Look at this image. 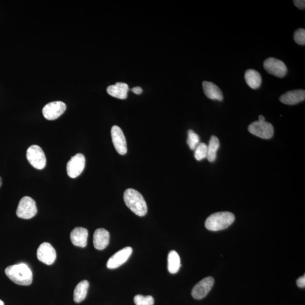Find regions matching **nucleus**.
Masks as SVG:
<instances>
[{
	"label": "nucleus",
	"instance_id": "12",
	"mask_svg": "<svg viewBox=\"0 0 305 305\" xmlns=\"http://www.w3.org/2000/svg\"><path fill=\"white\" fill-rule=\"evenodd\" d=\"M214 279L212 277H207L201 280L194 287L192 291V296L196 300H202L205 297L212 288Z\"/></svg>",
	"mask_w": 305,
	"mask_h": 305
},
{
	"label": "nucleus",
	"instance_id": "10",
	"mask_svg": "<svg viewBox=\"0 0 305 305\" xmlns=\"http://www.w3.org/2000/svg\"><path fill=\"white\" fill-rule=\"evenodd\" d=\"M38 259L44 264L51 265L56 259L57 254L54 248L48 242H44L37 251Z\"/></svg>",
	"mask_w": 305,
	"mask_h": 305
},
{
	"label": "nucleus",
	"instance_id": "16",
	"mask_svg": "<svg viewBox=\"0 0 305 305\" xmlns=\"http://www.w3.org/2000/svg\"><path fill=\"white\" fill-rule=\"evenodd\" d=\"M110 234L104 228H99L93 235V245L96 249L103 250L109 245Z\"/></svg>",
	"mask_w": 305,
	"mask_h": 305
},
{
	"label": "nucleus",
	"instance_id": "25",
	"mask_svg": "<svg viewBox=\"0 0 305 305\" xmlns=\"http://www.w3.org/2000/svg\"><path fill=\"white\" fill-rule=\"evenodd\" d=\"M134 302L136 305H153L154 300L151 296H144L138 294L134 297Z\"/></svg>",
	"mask_w": 305,
	"mask_h": 305
},
{
	"label": "nucleus",
	"instance_id": "21",
	"mask_svg": "<svg viewBox=\"0 0 305 305\" xmlns=\"http://www.w3.org/2000/svg\"><path fill=\"white\" fill-rule=\"evenodd\" d=\"M169 271L172 274L177 273L181 267L180 258L177 252L172 251L169 253L168 258Z\"/></svg>",
	"mask_w": 305,
	"mask_h": 305
},
{
	"label": "nucleus",
	"instance_id": "23",
	"mask_svg": "<svg viewBox=\"0 0 305 305\" xmlns=\"http://www.w3.org/2000/svg\"><path fill=\"white\" fill-rule=\"evenodd\" d=\"M195 151V158L197 161H202L203 159L207 158V145L205 143H199Z\"/></svg>",
	"mask_w": 305,
	"mask_h": 305
},
{
	"label": "nucleus",
	"instance_id": "1",
	"mask_svg": "<svg viewBox=\"0 0 305 305\" xmlns=\"http://www.w3.org/2000/svg\"><path fill=\"white\" fill-rule=\"evenodd\" d=\"M5 272L6 276L18 285L27 286L33 282L32 271L25 263L9 266Z\"/></svg>",
	"mask_w": 305,
	"mask_h": 305
},
{
	"label": "nucleus",
	"instance_id": "17",
	"mask_svg": "<svg viewBox=\"0 0 305 305\" xmlns=\"http://www.w3.org/2000/svg\"><path fill=\"white\" fill-rule=\"evenodd\" d=\"M203 91L207 98L218 101H222L223 95L220 89L212 82L204 81L203 83Z\"/></svg>",
	"mask_w": 305,
	"mask_h": 305
},
{
	"label": "nucleus",
	"instance_id": "9",
	"mask_svg": "<svg viewBox=\"0 0 305 305\" xmlns=\"http://www.w3.org/2000/svg\"><path fill=\"white\" fill-rule=\"evenodd\" d=\"M67 105L62 102H54L47 104L43 107V114L45 119L53 120L57 119L64 113Z\"/></svg>",
	"mask_w": 305,
	"mask_h": 305
},
{
	"label": "nucleus",
	"instance_id": "6",
	"mask_svg": "<svg viewBox=\"0 0 305 305\" xmlns=\"http://www.w3.org/2000/svg\"><path fill=\"white\" fill-rule=\"evenodd\" d=\"M250 133L263 139L271 138L274 133V128L271 123L266 121H255L248 127Z\"/></svg>",
	"mask_w": 305,
	"mask_h": 305
},
{
	"label": "nucleus",
	"instance_id": "27",
	"mask_svg": "<svg viewBox=\"0 0 305 305\" xmlns=\"http://www.w3.org/2000/svg\"><path fill=\"white\" fill-rule=\"evenodd\" d=\"M293 2L297 8L301 10H303L305 8V1L304 0H295Z\"/></svg>",
	"mask_w": 305,
	"mask_h": 305
},
{
	"label": "nucleus",
	"instance_id": "14",
	"mask_svg": "<svg viewBox=\"0 0 305 305\" xmlns=\"http://www.w3.org/2000/svg\"><path fill=\"white\" fill-rule=\"evenodd\" d=\"M305 99V91L303 89H296L287 92L280 96V102L286 105H295L298 103L304 101Z\"/></svg>",
	"mask_w": 305,
	"mask_h": 305
},
{
	"label": "nucleus",
	"instance_id": "19",
	"mask_svg": "<svg viewBox=\"0 0 305 305\" xmlns=\"http://www.w3.org/2000/svg\"><path fill=\"white\" fill-rule=\"evenodd\" d=\"M245 79L247 85L252 89H258L261 85V75L259 72L254 69H249L246 71Z\"/></svg>",
	"mask_w": 305,
	"mask_h": 305
},
{
	"label": "nucleus",
	"instance_id": "8",
	"mask_svg": "<svg viewBox=\"0 0 305 305\" xmlns=\"http://www.w3.org/2000/svg\"><path fill=\"white\" fill-rule=\"evenodd\" d=\"M85 165L84 155L78 153L72 157L67 164V172L69 177L72 179L77 178L84 170Z\"/></svg>",
	"mask_w": 305,
	"mask_h": 305
},
{
	"label": "nucleus",
	"instance_id": "24",
	"mask_svg": "<svg viewBox=\"0 0 305 305\" xmlns=\"http://www.w3.org/2000/svg\"><path fill=\"white\" fill-rule=\"evenodd\" d=\"M200 143V137L198 135L195 133L193 130H189L188 132V139H187V144L190 150H195L197 145Z\"/></svg>",
	"mask_w": 305,
	"mask_h": 305
},
{
	"label": "nucleus",
	"instance_id": "11",
	"mask_svg": "<svg viewBox=\"0 0 305 305\" xmlns=\"http://www.w3.org/2000/svg\"><path fill=\"white\" fill-rule=\"evenodd\" d=\"M112 141L116 150L120 155L127 153V147L125 136L123 131L118 126H114L111 130Z\"/></svg>",
	"mask_w": 305,
	"mask_h": 305
},
{
	"label": "nucleus",
	"instance_id": "22",
	"mask_svg": "<svg viewBox=\"0 0 305 305\" xmlns=\"http://www.w3.org/2000/svg\"><path fill=\"white\" fill-rule=\"evenodd\" d=\"M220 146V143L218 138L215 136L211 137L209 145H207L208 161L213 162L217 158V152Z\"/></svg>",
	"mask_w": 305,
	"mask_h": 305
},
{
	"label": "nucleus",
	"instance_id": "29",
	"mask_svg": "<svg viewBox=\"0 0 305 305\" xmlns=\"http://www.w3.org/2000/svg\"><path fill=\"white\" fill-rule=\"evenodd\" d=\"M132 91L135 93L136 95H140L141 93L143 92V89L139 86H136V87H134L132 89Z\"/></svg>",
	"mask_w": 305,
	"mask_h": 305
},
{
	"label": "nucleus",
	"instance_id": "20",
	"mask_svg": "<svg viewBox=\"0 0 305 305\" xmlns=\"http://www.w3.org/2000/svg\"><path fill=\"white\" fill-rule=\"evenodd\" d=\"M89 283L87 280H83L78 283L74 289V300L76 303H81L87 295Z\"/></svg>",
	"mask_w": 305,
	"mask_h": 305
},
{
	"label": "nucleus",
	"instance_id": "13",
	"mask_svg": "<svg viewBox=\"0 0 305 305\" xmlns=\"http://www.w3.org/2000/svg\"><path fill=\"white\" fill-rule=\"evenodd\" d=\"M132 253H133V249L129 247L121 249L120 251L117 252L111 256L107 262V268L109 269L119 268L127 261Z\"/></svg>",
	"mask_w": 305,
	"mask_h": 305
},
{
	"label": "nucleus",
	"instance_id": "15",
	"mask_svg": "<svg viewBox=\"0 0 305 305\" xmlns=\"http://www.w3.org/2000/svg\"><path fill=\"white\" fill-rule=\"evenodd\" d=\"M88 231L83 227H76L72 231L70 239L76 247L85 248L87 245Z\"/></svg>",
	"mask_w": 305,
	"mask_h": 305
},
{
	"label": "nucleus",
	"instance_id": "5",
	"mask_svg": "<svg viewBox=\"0 0 305 305\" xmlns=\"http://www.w3.org/2000/svg\"><path fill=\"white\" fill-rule=\"evenodd\" d=\"M27 159L34 168L42 169L46 167L47 159L42 149L36 145H32L27 151Z\"/></svg>",
	"mask_w": 305,
	"mask_h": 305
},
{
	"label": "nucleus",
	"instance_id": "7",
	"mask_svg": "<svg viewBox=\"0 0 305 305\" xmlns=\"http://www.w3.org/2000/svg\"><path fill=\"white\" fill-rule=\"evenodd\" d=\"M263 67L269 74L276 77L282 78L287 73L288 69L285 64L275 58H269L263 63Z\"/></svg>",
	"mask_w": 305,
	"mask_h": 305
},
{
	"label": "nucleus",
	"instance_id": "31",
	"mask_svg": "<svg viewBox=\"0 0 305 305\" xmlns=\"http://www.w3.org/2000/svg\"><path fill=\"white\" fill-rule=\"evenodd\" d=\"M2 179L1 177H0V188H1V186H2Z\"/></svg>",
	"mask_w": 305,
	"mask_h": 305
},
{
	"label": "nucleus",
	"instance_id": "3",
	"mask_svg": "<svg viewBox=\"0 0 305 305\" xmlns=\"http://www.w3.org/2000/svg\"><path fill=\"white\" fill-rule=\"evenodd\" d=\"M235 220L234 214L228 211H222L211 214L207 218L204 224L208 230L218 231L230 226Z\"/></svg>",
	"mask_w": 305,
	"mask_h": 305
},
{
	"label": "nucleus",
	"instance_id": "28",
	"mask_svg": "<svg viewBox=\"0 0 305 305\" xmlns=\"http://www.w3.org/2000/svg\"><path fill=\"white\" fill-rule=\"evenodd\" d=\"M297 284L298 287H299L300 288H302L305 287V275L301 276L299 279H298V280H297Z\"/></svg>",
	"mask_w": 305,
	"mask_h": 305
},
{
	"label": "nucleus",
	"instance_id": "32",
	"mask_svg": "<svg viewBox=\"0 0 305 305\" xmlns=\"http://www.w3.org/2000/svg\"><path fill=\"white\" fill-rule=\"evenodd\" d=\"M0 305H4V304H3V301H2L1 300H0Z\"/></svg>",
	"mask_w": 305,
	"mask_h": 305
},
{
	"label": "nucleus",
	"instance_id": "26",
	"mask_svg": "<svg viewBox=\"0 0 305 305\" xmlns=\"http://www.w3.org/2000/svg\"><path fill=\"white\" fill-rule=\"evenodd\" d=\"M294 40L298 44L305 46V30L304 29L297 30L294 34Z\"/></svg>",
	"mask_w": 305,
	"mask_h": 305
},
{
	"label": "nucleus",
	"instance_id": "2",
	"mask_svg": "<svg viewBox=\"0 0 305 305\" xmlns=\"http://www.w3.org/2000/svg\"><path fill=\"white\" fill-rule=\"evenodd\" d=\"M124 203L129 209L139 217L145 216L148 211L146 202L141 194L137 190L128 188L123 196Z\"/></svg>",
	"mask_w": 305,
	"mask_h": 305
},
{
	"label": "nucleus",
	"instance_id": "4",
	"mask_svg": "<svg viewBox=\"0 0 305 305\" xmlns=\"http://www.w3.org/2000/svg\"><path fill=\"white\" fill-rule=\"evenodd\" d=\"M37 212L35 202L30 197L25 196L20 200L16 214L22 219L29 220L35 216Z\"/></svg>",
	"mask_w": 305,
	"mask_h": 305
},
{
	"label": "nucleus",
	"instance_id": "18",
	"mask_svg": "<svg viewBox=\"0 0 305 305\" xmlns=\"http://www.w3.org/2000/svg\"><path fill=\"white\" fill-rule=\"evenodd\" d=\"M129 87L126 83L119 82L116 85H110L107 88L108 94L114 98L124 100L127 98Z\"/></svg>",
	"mask_w": 305,
	"mask_h": 305
},
{
	"label": "nucleus",
	"instance_id": "30",
	"mask_svg": "<svg viewBox=\"0 0 305 305\" xmlns=\"http://www.w3.org/2000/svg\"><path fill=\"white\" fill-rule=\"evenodd\" d=\"M259 121H265V118L261 115L259 116Z\"/></svg>",
	"mask_w": 305,
	"mask_h": 305
}]
</instances>
